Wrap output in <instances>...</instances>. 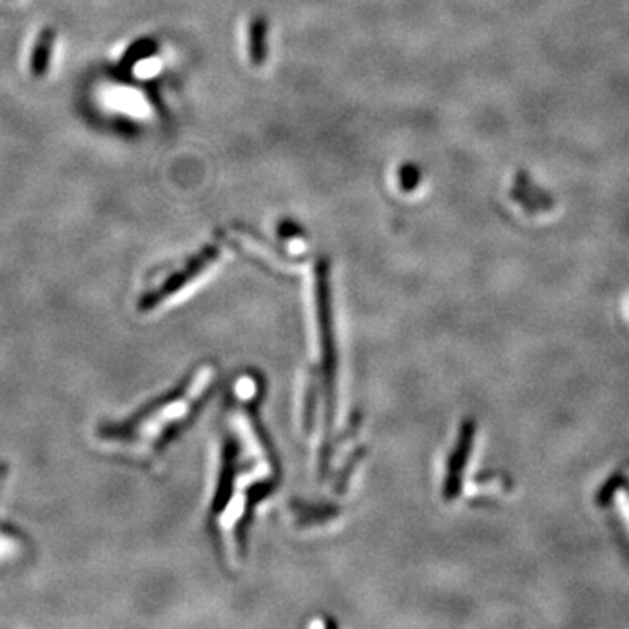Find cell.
<instances>
[{"mask_svg": "<svg viewBox=\"0 0 629 629\" xmlns=\"http://www.w3.org/2000/svg\"><path fill=\"white\" fill-rule=\"evenodd\" d=\"M512 198L516 199L527 212H547L555 205V199L551 198V195L540 189L537 184H533V180H530V177L525 171L516 175Z\"/></svg>", "mask_w": 629, "mask_h": 629, "instance_id": "cell-3", "label": "cell"}, {"mask_svg": "<svg viewBox=\"0 0 629 629\" xmlns=\"http://www.w3.org/2000/svg\"><path fill=\"white\" fill-rule=\"evenodd\" d=\"M623 483V477H621V474H614V477L603 486V490L599 492V495H598V503L599 505H607V503H610V498H612V495H614V492H616V488L619 486Z\"/></svg>", "mask_w": 629, "mask_h": 629, "instance_id": "cell-9", "label": "cell"}, {"mask_svg": "<svg viewBox=\"0 0 629 629\" xmlns=\"http://www.w3.org/2000/svg\"><path fill=\"white\" fill-rule=\"evenodd\" d=\"M267 20L256 16L249 23V57L256 66H261L267 58Z\"/></svg>", "mask_w": 629, "mask_h": 629, "instance_id": "cell-6", "label": "cell"}, {"mask_svg": "<svg viewBox=\"0 0 629 629\" xmlns=\"http://www.w3.org/2000/svg\"><path fill=\"white\" fill-rule=\"evenodd\" d=\"M422 182V170L415 163H402L398 168V186L402 191L411 193Z\"/></svg>", "mask_w": 629, "mask_h": 629, "instance_id": "cell-8", "label": "cell"}, {"mask_svg": "<svg viewBox=\"0 0 629 629\" xmlns=\"http://www.w3.org/2000/svg\"><path fill=\"white\" fill-rule=\"evenodd\" d=\"M219 258V249L214 245L205 247L195 258H191L180 269L171 271L158 284L149 285L136 301V310L140 313H154L162 310L170 299L175 298L182 289H186L195 278L214 265Z\"/></svg>", "mask_w": 629, "mask_h": 629, "instance_id": "cell-2", "label": "cell"}, {"mask_svg": "<svg viewBox=\"0 0 629 629\" xmlns=\"http://www.w3.org/2000/svg\"><path fill=\"white\" fill-rule=\"evenodd\" d=\"M205 378L206 374L195 372L184 387L144 406L128 418L101 422L95 429L100 450L136 464H156V459L195 411Z\"/></svg>", "mask_w": 629, "mask_h": 629, "instance_id": "cell-1", "label": "cell"}, {"mask_svg": "<svg viewBox=\"0 0 629 629\" xmlns=\"http://www.w3.org/2000/svg\"><path fill=\"white\" fill-rule=\"evenodd\" d=\"M9 476V467L0 464V494ZM27 551V537L0 521V564L11 563Z\"/></svg>", "mask_w": 629, "mask_h": 629, "instance_id": "cell-4", "label": "cell"}, {"mask_svg": "<svg viewBox=\"0 0 629 629\" xmlns=\"http://www.w3.org/2000/svg\"><path fill=\"white\" fill-rule=\"evenodd\" d=\"M278 232H280L282 236H285V238H293V236H298L301 230H299V226L296 223H293V221H284V223H280V226H278Z\"/></svg>", "mask_w": 629, "mask_h": 629, "instance_id": "cell-10", "label": "cell"}, {"mask_svg": "<svg viewBox=\"0 0 629 629\" xmlns=\"http://www.w3.org/2000/svg\"><path fill=\"white\" fill-rule=\"evenodd\" d=\"M55 42H57V31L53 27H44L39 33L35 46H33L32 58H31V70H32L33 77L40 79L48 74Z\"/></svg>", "mask_w": 629, "mask_h": 629, "instance_id": "cell-5", "label": "cell"}, {"mask_svg": "<svg viewBox=\"0 0 629 629\" xmlns=\"http://www.w3.org/2000/svg\"><path fill=\"white\" fill-rule=\"evenodd\" d=\"M156 40H151V39H142V40H136L135 44L130 46V49L125 53L123 57V66H132L138 62V60H144L147 57H151L153 53H156Z\"/></svg>", "mask_w": 629, "mask_h": 629, "instance_id": "cell-7", "label": "cell"}]
</instances>
